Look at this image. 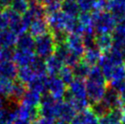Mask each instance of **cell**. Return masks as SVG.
<instances>
[{"mask_svg":"<svg viewBox=\"0 0 125 124\" xmlns=\"http://www.w3.org/2000/svg\"><path fill=\"white\" fill-rule=\"evenodd\" d=\"M91 16L95 33L98 35H106L114 32L117 23L111 13H109L108 11H93Z\"/></svg>","mask_w":125,"mask_h":124,"instance_id":"obj_1","label":"cell"},{"mask_svg":"<svg viewBox=\"0 0 125 124\" xmlns=\"http://www.w3.org/2000/svg\"><path fill=\"white\" fill-rule=\"evenodd\" d=\"M56 48L57 45L54 41L53 36L49 32L35 38L34 50L37 54V57L44 60L49 59L50 56H52L55 53Z\"/></svg>","mask_w":125,"mask_h":124,"instance_id":"obj_2","label":"cell"},{"mask_svg":"<svg viewBox=\"0 0 125 124\" xmlns=\"http://www.w3.org/2000/svg\"><path fill=\"white\" fill-rule=\"evenodd\" d=\"M59 100H56L49 92L44 93L41 96L40 104L38 106L39 115L43 118L54 120L58 118V107Z\"/></svg>","mask_w":125,"mask_h":124,"instance_id":"obj_3","label":"cell"},{"mask_svg":"<svg viewBox=\"0 0 125 124\" xmlns=\"http://www.w3.org/2000/svg\"><path fill=\"white\" fill-rule=\"evenodd\" d=\"M67 85L60 79L59 76L48 77L47 91L56 100H61L67 92Z\"/></svg>","mask_w":125,"mask_h":124,"instance_id":"obj_4","label":"cell"},{"mask_svg":"<svg viewBox=\"0 0 125 124\" xmlns=\"http://www.w3.org/2000/svg\"><path fill=\"white\" fill-rule=\"evenodd\" d=\"M106 84L107 83L96 82L87 79L86 81V90H87V97L89 101L91 104L101 101L103 99V96L106 91Z\"/></svg>","mask_w":125,"mask_h":124,"instance_id":"obj_5","label":"cell"},{"mask_svg":"<svg viewBox=\"0 0 125 124\" xmlns=\"http://www.w3.org/2000/svg\"><path fill=\"white\" fill-rule=\"evenodd\" d=\"M73 99V100H88L86 83L81 79H75L74 81L69 85V90H67L64 96V100Z\"/></svg>","mask_w":125,"mask_h":124,"instance_id":"obj_6","label":"cell"},{"mask_svg":"<svg viewBox=\"0 0 125 124\" xmlns=\"http://www.w3.org/2000/svg\"><path fill=\"white\" fill-rule=\"evenodd\" d=\"M69 18L70 17H68L63 12L59 11L58 13L49 15L47 18V22L49 24V28L52 31V33L57 32V31H65Z\"/></svg>","mask_w":125,"mask_h":124,"instance_id":"obj_7","label":"cell"},{"mask_svg":"<svg viewBox=\"0 0 125 124\" xmlns=\"http://www.w3.org/2000/svg\"><path fill=\"white\" fill-rule=\"evenodd\" d=\"M65 45L67 46L68 49L71 53L80 57V58L83 56V54L85 53V50H86L82 37L78 36V35H69L68 38H67V41Z\"/></svg>","mask_w":125,"mask_h":124,"instance_id":"obj_8","label":"cell"},{"mask_svg":"<svg viewBox=\"0 0 125 124\" xmlns=\"http://www.w3.org/2000/svg\"><path fill=\"white\" fill-rule=\"evenodd\" d=\"M35 52L33 50H24L17 48L14 50L13 62L19 67H28L31 65L32 61L35 59Z\"/></svg>","mask_w":125,"mask_h":124,"instance_id":"obj_9","label":"cell"},{"mask_svg":"<svg viewBox=\"0 0 125 124\" xmlns=\"http://www.w3.org/2000/svg\"><path fill=\"white\" fill-rule=\"evenodd\" d=\"M101 100L107 105V107L111 110L114 109H120L123 106L120 93L114 89H112L111 87H109L106 89L103 99Z\"/></svg>","mask_w":125,"mask_h":124,"instance_id":"obj_10","label":"cell"},{"mask_svg":"<svg viewBox=\"0 0 125 124\" xmlns=\"http://www.w3.org/2000/svg\"><path fill=\"white\" fill-rule=\"evenodd\" d=\"M17 116L18 119L31 121H37L39 119V111L38 108H32L25 106L23 104H19L17 109Z\"/></svg>","mask_w":125,"mask_h":124,"instance_id":"obj_11","label":"cell"},{"mask_svg":"<svg viewBox=\"0 0 125 124\" xmlns=\"http://www.w3.org/2000/svg\"><path fill=\"white\" fill-rule=\"evenodd\" d=\"M77 111L75 109L66 101L59 100V107H58V118L59 121H66V122H71L76 117Z\"/></svg>","mask_w":125,"mask_h":124,"instance_id":"obj_12","label":"cell"},{"mask_svg":"<svg viewBox=\"0 0 125 124\" xmlns=\"http://www.w3.org/2000/svg\"><path fill=\"white\" fill-rule=\"evenodd\" d=\"M18 68L13 61H0V79H16L18 76Z\"/></svg>","mask_w":125,"mask_h":124,"instance_id":"obj_13","label":"cell"},{"mask_svg":"<svg viewBox=\"0 0 125 124\" xmlns=\"http://www.w3.org/2000/svg\"><path fill=\"white\" fill-rule=\"evenodd\" d=\"M27 14L30 17L32 20L38 18H44L46 15L45 6L39 3L38 0H29L28 1V10Z\"/></svg>","mask_w":125,"mask_h":124,"instance_id":"obj_14","label":"cell"},{"mask_svg":"<svg viewBox=\"0 0 125 124\" xmlns=\"http://www.w3.org/2000/svg\"><path fill=\"white\" fill-rule=\"evenodd\" d=\"M46 66H47V72L49 76H58L60 70L64 67V63L59 57L53 54L49 59H46Z\"/></svg>","mask_w":125,"mask_h":124,"instance_id":"obj_15","label":"cell"},{"mask_svg":"<svg viewBox=\"0 0 125 124\" xmlns=\"http://www.w3.org/2000/svg\"><path fill=\"white\" fill-rule=\"evenodd\" d=\"M18 36L10 29L0 30V48H12L17 45Z\"/></svg>","mask_w":125,"mask_h":124,"instance_id":"obj_16","label":"cell"},{"mask_svg":"<svg viewBox=\"0 0 125 124\" xmlns=\"http://www.w3.org/2000/svg\"><path fill=\"white\" fill-rule=\"evenodd\" d=\"M95 47L101 52L107 53L113 48V38L111 34L98 35L95 38Z\"/></svg>","mask_w":125,"mask_h":124,"instance_id":"obj_17","label":"cell"},{"mask_svg":"<svg viewBox=\"0 0 125 124\" xmlns=\"http://www.w3.org/2000/svg\"><path fill=\"white\" fill-rule=\"evenodd\" d=\"M49 24L45 18H38L35 19L29 26V33L33 37H39L49 32Z\"/></svg>","mask_w":125,"mask_h":124,"instance_id":"obj_18","label":"cell"},{"mask_svg":"<svg viewBox=\"0 0 125 124\" xmlns=\"http://www.w3.org/2000/svg\"><path fill=\"white\" fill-rule=\"evenodd\" d=\"M101 56H102L101 52L96 47H94V48H87L85 50V53L82 56V59H83L84 63H86L90 67H95L97 64H99Z\"/></svg>","mask_w":125,"mask_h":124,"instance_id":"obj_19","label":"cell"},{"mask_svg":"<svg viewBox=\"0 0 125 124\" xmlns=\"http://www.w3.org/2000/svg\"><path fill=\"white\" fill-rule=\"evenodd\" d=\"M61 12L70 17H78L80 10L76 0H63L61 2Z\"/></svg>","mask_w":125,"mask_h":124,"instance_id":"obj_20","label":"cell"},{"mask_svg":"<svg viewBox=\"0 0 125 124\" xmlns=\"http://www.w3.org/2000/svg\"><path fill=\"white\" fill-rule=\"evenodd\" d=\"M16 46L18 49L34 50V48H35V38L30 33H25V34L18 37V41H17V45Z\"/></svg>","mask_w":125,"mask_h":124,"instance_id":"obj_21","label":"cell"},{"mask_svg":"<svg viewBox=\"0 0 125 124\" xmlns=\"http://www.w3.org/2000/svg\"><path fill=\"white\" fill-rule=\"evenodd\" d=\"M40 100H41L40 94L28 90L25 93L24 97L22 98L20 104H23V105L28 106V107L38 108L39 104H40Z\"/></svg>","mask_w":125,"mask_h":124,"instance_id":"obj_22","label":"cell"},{"mask_svg":"<svg viewBox=\"0 0 125 124\" xmlns=\"http://www.w3.org/2000/svg\"><path fill=\"white\" fill-rule=\"evenodd\" d=\"M27 92V89L25 84H23L20 81H17L14 82V86H13V90L11 92V95L9 97V101L12 103L20 104V101L22 98L24 97L25 93Z\"/></svg>","mask_w":125,"mask_h":124,"instance_id":"obj_23","label":"cell"},{"mask_svg":"<svg viewBox=\"0 0 125 124\" xmlns=\"http://www.w3.org/2000/svg\"><path fill=\"white\" fill-rule=\"evenodd\" d=\"M17 78L18 79V81L22 82L23 84H29L37 78L36 74L32 69L28 66V67H21L18 70V76Z\"/></svg>","mask_w":125,"mask_h":124,"instance_id":"obj_24","label":"cell"},{"mask_svg":"<svg viewBox=\"0 0 125 124\" xmlns=\"http://www.w3.org/2000/svg\"><path fill=\"white\" fill-rule=\"evenodd\" d=\"M99 68L101 69V72L104 75L106 80H110L111 77V73L113 71L115 66L111 63V61L109 59L106 54H103L101 56V59L99 61Z\"/></svg>","mask_w":125,"mask_h":124,"instance_id":"obj_25","label":"cell"},{"mask_svg":"<svg viewBox=\"0 0 125 124\" xmlns=\"http://www.w3.org/2000/svg\"><path fill=\"white\" fill-rule=\"evenodd\" d=\"M122 110L120 109H114L111 110V112L101 118L99 120V124H122Z\"/></svg>","mask_w":125,"mask_h":124,"instance_id":"obj_26","label":"cell"},{"mask_svg":"<svg viewBox=\"0 0 125 124\" xmlns=\"http://www.w3.org/2000/svg\"><path fill=\"white\" fill-rule=\"evenodd\" d=\"M29 67L32 69L37 77H39V78L47 77V73H48L47 72V66H46V61L44 59L36 57Z\"/></svg>","mask_w":125,"mask_h":124,"instance_id":"obj_27","label":"cell"},{"mask_svg":"<svg viewBox=\"0 0 125 124\" xmlns=\"http://www.w3.org/2000/svg\"><path fill=\"white\" fill-rule=\"evenodd\" d=\"M47 79H48V77H44V78L37 77L33 81H31L28 84V89H29V90L35 91L40 95L43 93H46V91H47Z\"/></svg>","mask_w":125,"mask_h":124,"instance_id":"obj_28","label":"cell"},{"mask_svg":"<svg viewBox=\"0 0 125 124\" xmlns=\"http://www.w3.org/2000/svg\"><path fill=\"white\" fill-rule=\"evenodd\" d=\"M72 70H73V74L75 76V79L83 80V79H87L88 76H89L90 71V67L82 61L78 63L72 69Z\"/></svg>","mask_w":125,"mask_h":124,"instance_id":"obj_29","label":"cell"},{"mask_svg":"<svg viewBox=\"0 0 125 124\" xmlns=\"http://www.w3.org/2000/svg\"><path fill=\"white\" fill-rule=\"evenodd\" d=\"M14 86V81L8 79H0V97L9 99Z\"/></svg>","mask_w":125,"mask_h":124,"instance_id":"obj_30","label":"cell"},{"mask_svg":"<svg viewBox=\"0 0 125 124\" xmlns=\"http://www.w3.org/2000/svg\"><path fill=\"white\" fill-rule=\"evenodd\" d=\"M106 55L108 56L109 59L111 61V63L117 67V66L120 65H123L124 63V58H123V55H122V51L119 49V48H112L109 52L105 53Z\"/></svg>","mask_w":125,"mask_h":124,"instance_id":"obj_31","label":"cell"},{"mask_svg":"<svg viewBox=\"0 0 125 124\" xmlns=\"http://www.w3.org/2000/svg\"><path fill=\"white\" fill-rule=\"evenodd\" d=\"M90 109L98 118L104 117V116L108 115L111 112V110L107 107V105L102 100L99 101V102H96V103L91 104Z\"/></svg>","mask_w":125,"mask_h":124,"instance_id":"obj_32","label":"cell"},{"mask_svg":"<svg viewBox=\"0 0 125 124\" xmlns=\"http://www.w3.org/2000/svg\"><path fill=\"white\" fill-rule=\"evenodd\" d=\"M9 8H11L18 15L23 16L28 10V0H14Z\"/></svg>","mask_w":125,"mask_h":124,"instance_id":"obj_33","label":"cell"},{"mask_svg":"<svg viewBox=\"0 0 125 124\" xmlns=\"http://www.w3.org/2000/svg\"><path fill=\"white\" fill-rule=\"evenodd\" d=\"M87 79L91 80V81H96V82L107 83V80L105 79L104 75L101 72V69L99 68V66H95V67L90 68V74H89Z\"/></svg>","mask_w":125,"mask_h":124,"instance_id":"obj_34","label":"cell"},{"mask_svg":"<svg viewBox=\"0 0 125 124\" xmlns=\"http://www.w3.org/2000/svg\"><path fill=\"white\" fill-rule=\"evenodd\" d=\"M59 77L66 85H70L75 79V76L73 74L72 69L70 67H67V66L62 68V69L60 70V72L59 74Z\"/></svg>","mask_w":125,"mask_h":124,"instance_id":"obj_35","label":"cell"},{"mask_svg":"<svg viewBox=\"0 0 125 124\" xmlns=\"http://www.w3.org/2000/svg\"><path fill=\"white\" fill-rule=\"evenodd\" d=\"M111 81H125V65H120L115 67L113 69V71L111 73Z\"/></svg>","mask_w":125,"mask_h":124,"instance_id":"obj_36","label":"cell"},{"mask_svg":"<svg viewBox=\"0 0 125 124\" xmlns=\"http://www.w3.org/2000/svg\"><path fill=\"white\" fill-rule=\"evenodd\" d=\"M81 12H89L95 9L97 0H76Z\"/></svg>","mask_w":125,"mask_h":124,"instance_id":"obj_37","label":"cell"},{"mask_svg":"<svg viewBox=\"0 0 125 124\" xmlns=\"http://www.w3.org/2000/svg\"><path fill=\"white\" fill-rule=\"evenodd\" d=\"M45 10L46 14H48L49 16L55 14V13H58V12L61 10V2L59 0H56V1H53L51 3L46 5Z\"/></svg>","mask_w":125,"mask_h":124,"instance_id":"obj_38","label":"cell"},{"mask_svg":"<svg viewBox=\"0 0 125 124\" xmlns=\"http://www.w3.org/2000/svg\"><path fill=\"white\" fill-rule=\"evenodd\" d=\"M52 36H53V38H54V41H55L57 46H61V45H65V44H66L68 36H67L65 31H57V32H53Z\"/></svg>","mask_w":125,"mask_h":124,"instance_id":"obj_39","label":"cell"},{"mask_svg":"<svg viewBox=\"0 0 125 124\" xmlns=\"http://www.w3.org/2000/svg\"><path fill=\"white\" fill-rule=\"evenodd\" d=\"M0 56L2 61H13L14 50L12 48H0Z\"/></svg>","mask_w":125,"mask_h":124,"instance_id":"obj_40","label":"cell"},{"mask_svg":"<svg viewBox=\"0 0 125 124\" xmlns=\"http://www.w3.org/2000/svg\"><path fill=\"white\" fill-rule=\"evenodd\" d=\"M95 34H86L82 36V39H83V43L85 46V48H90L95 47Z\"/></svg>","mask_w":125,"mask_h":124,"instance_id":"obj_41","label":"cell"},{"mask_svg":"<svg viewBox=\"0 0 125 124\" xmlns=\"http://www.w3.org/2000/svg\"><path fill=\"white\" fill-rule=\"evenodd\" d=\"M9 27V19L6 10H0V30L7 29Z\"/></svg>","mask_w":125,"mask_h":124,"instance_id":"obj_42","label":"cell"},{"mask_svg":"<svg viewBox=\"0 0 125 124\" xmlns=\"http://www.w3.org/2000/svg\"><path fill=\"white\" fill-rule=\"evenodd\" d=\"M125 8V0H110V10L111 12Z\"/></svg>","mask_w":125,"mask_h":124,"instance_id":"obj_43","label":"cell"},{"mask_svg":"<svg viewBox=\"0 0 125 124\" xmlns=\"http://www.w3.org/2000/svg\"><path fill=\"white\" fill-rule=\"evenodd\" d=\"M34 124H55V123H54V120L41 117V118H39L37 121H35Z\"/></svg>","mask_w":125,"mask_h":124,"instance_id":"obj_44","label":"cell"},{"mask_svg":"<svg viewBox=\"0 0 125 124\" xmlns=\"http://www.w3.org/2000/svg\"><path fill=\"white\" fill-rule=\"evenodd\" d=\"M13 1L14 0H0V4L4 7H10L11 4L13 3Z\"/></svg>","mask_w":125,"mask_h":124,"instance_id":"obj_45","label":"cell"},{"mask_svg":"<svg viewBox=\"0 0 125 124\" xmlns=\"http://www.w3.org/2000/svg\"><path fill=\"white\" fill-rule=\"evenodd\" d=\"M6 108V100L2 98V97H0V112L2 111Z\"/></svg>","mask_w":125,"mask_h":124,"instance_id":"obj_46","label":"cell"},{"mask_svg":"<svg viewBox=\"0 0 125 124\" xmlns=\"http://www.w3.org/2000/svg\"><path fill=\"white\" fill-rule=\"evenodd\" d=\"M122 110V120H121V122L122 124H125V106H122L121 108Z\"/></svg>","mask_w":125,"mask_h":124,"instance_id":"obj_47","label":"cell"},{"mask_svg":"<svg viewBox=\"0 0 125 124\" xmlns=\"http://www.w3.org/2000/svg\"><path fill=\"white\" fill-rule=\"evenodd\" d=\"M120 96H121V100H122V101L123 106H125V88L120 92Z\"/></svg>","mask_w":125,"mask_h":124,"instance_id":"obj_48","label":"cell"},{"mask_svg":"<svg viewBox=\"0 0 125 124\" xmlns=\"http://www.w3.org/2000/svg\"><path fill=\"white\" fill-rule=\"evenodd\" d=\"M14 124H31V123H30L29 121H24V120L18 119V120L14 122Z\"/></svg>","mask_w":125,"mask_h":124,"instance_id":"obj_49","label":"cell"},{"mask_svg":"<svg viewBox=\"0 0 125 124\" xmlns=\"http://www.w3.org/2000/svg\"><path fill=\"white\" fill-rule=\"evenodd\" d=\"M39 3H41L42 5H48V4L51 3V2H53V1H56V0H38Z\"/></svg>","mask_w":125,"mask_h":124,"instance_id":"obj_50","label":"cell"},{"mask_svg":"<svg viewBox=\"0 0 125 124\" xmlns=\"http://www.w3.org/2000/svg\"><path fill=\"white\" fill-rule=\"evenodd\" d=\"M120 50L122 51V55H123V58H124V59H125V43L122 46V48H120Z\"/></svg>","mask_w":125,"mask_h":124,"instance_id":"obj_51","label":"cell"},{"mask_svg":"<svg viewBox=\"0 0 125 124\" xmlns=\"http://www.w3.org/2000/svg\"><path fill=\"white\" fill-rule=\"evenodd\" d=\"M56 124H70L69 122H66V121H59Z\"/></svg>","mask_w":125,"mask_h":124,"instance_id":"obj_52","label":"cell"},{"mask_svg":"<svg viewBox=\"0 0 125 124\" xmlns=\"http://www.w3.org/2000/svg\"><path fill=\"white\" fill-rule=\"evenodd\" d=\"M0 61H2V60H1V56H0Z\"/></svg>","mask_w":125,"mask_h":124,"instance_id":"obj_53","label":"cell"},{"mask_svg":"<svg viewBox=\"0 0 125 124\" xmlns=\"http://www.w3.org/2000/svg\"><path fill=\"white\" fill-rule=\"evenodd\" d=\"M124 65H125V59H124Z\"/></svg>","mask_w":125,"mask_h":124,"instance_id":"obj_54","label":"cell"},{"mask_svg":"<svg viewBox=\"0 0 125 124\" xmlns=\"http://www.w3.org/2000/svg\"><path fill=\"white\" fill-rule=\"evenodd\" d=\"M0 7H1V4H0Z\"/></svg>","mask_w":125,"mask_h":124,"instance_id":"obj_55","label":"cell"}]
</instances>
